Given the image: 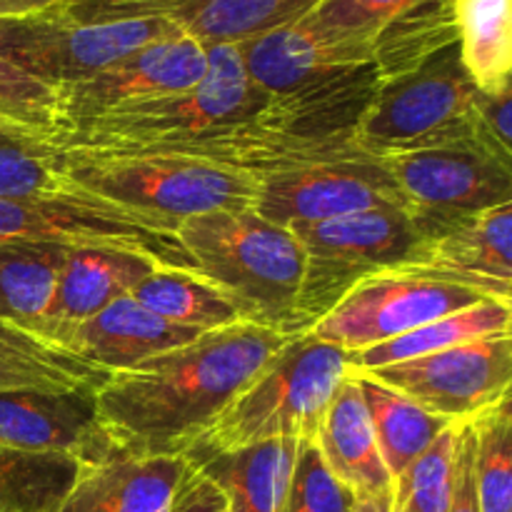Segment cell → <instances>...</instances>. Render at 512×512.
<instances>
[{
	"label": "cell",
	"mask_w": 512,
	"mask_h": 512,
	"mask_svg": "<svg viewBox=\"0 0 512 512\" xmlns=\"http://www.w3.org/2000/svg\"><path fill=\"white\" fill-rule=\"evenodd\" d=\"M40 143L0 133V198H58L73 193Z\"/></svg>",
	"instance_id": "36"
},
{
	"label": "cell",
	"mask_w": 512,
	"mask_h": 512,
	"mask_svg": "<svg viewBox=\"0 0 512 512\" xmlns=\"http://www.w3.org/2000/svg\"><path fill=\"white\" fill-rule=\"evenodd\" d=\"M348 375L345 350L310 333L298 335L195 440L185 458L233 453L273 440L315 443L320 420Z\"/></svg>",
	"instance_id": "4"
},
{
	"label": "cell",
	"mask_w": 512,
	"mask_h": 512,
	"mask_svg": "<svg viewBox=\"0 0 512 512\" xmlns=\"http://www.w3.org/2000/svg\"><path fill=\"white\" fill-rule=\"evenodd\" d=\"M305 255L295 300V333L318 325L360 280L413 263L425 243L405 210H365L320 223L290 225Z\"/></svg>",
	"instance_id": "8"
},
{
	"label": "cell",
	"mask_w": 512,
	"mask_h": 512,
	"mask_svg": "<svg viewBox=\"0 0 512 512\" xmlns=\"http://www.w3.org/2000/svg\"><path fill=\"white\" fill-rule=\"evenodd\" d=\"M83 465L0 445V512H55Z\"/></svg>",
	"instance_id": "31"
},
{
	"label": "cell",
	"mask_w": 512,
	"mask_h": 512,
	"mask_svg": "<svg viewBox=\"0 0 512 512\" xmlns=\"http://www.w3.org/2000/svg\"><path fill=\"white\" fill-rule=\"evenodd\" d=\"M473 118L483 153L512 170V88L475 90Z\"/></svg>",
	"instance_id": "38"
},
{
	"label": "cell",
	"mask_w": 512,
	"mask_h": 512,
	"mask_svg": "<svg viewBox=\"0 0 512 512\" xmlns=\"http://www.w3.org/2000/svg\"><path fill=\"white\" fill-rule=\"evenodd\" d=\"M0 133L50 145L63 135L58 90L0 55Z\"/></svg>",
	"instance_id": "32"
},
{
	"label": "cell",
	"mask_w": 512,
	"mask_h": 512,
	"mask_svg": "<svg viewBox=\"0 0 512 512\" xmlns=\"http://www.w3.org/2000/svg\"><path fill=\"white\" fill-rule=\"evenodd\" d=\"M193 0H63L65 15L80 23H118V20L168 18Z\"/></svg>",
	"instance_id": "39"
},
{
	"label": "cell",
	"mask_w": 512,
	"mask_h": 512,
	"mask_svg": "<svg viewBox=\"0 0 512 512\" xmlns=\"http://www.w3.org/2000/svg\"><path fill=\"white\" fill-rule=\"evenodd\" d=\"M413 265L512 288V203L468 215L425 240Z\"/></svg>",
	"instance_id": "21"
},
{
	"label": "cell",
	"mask_w": 512,
	"mask_h": 512,
	"mask_svg": "<svg viewBox=\"0 0 512 512\" xmlns=\"http://www.w3.org/2000/svg\"><path fill=\"white\" fill-rule=\"evenodd\" d=\"M208 65L198 85L140 100L60 135L48 148L70 153H138L183 143L255 118L268 95L250 83L240 43L205 45Z\"/></svg>",
	"instance_id": "3"
},
{
	"label": "cell",
	"mask_w": 512,
	"mask_h": 512,
	"mask_svg": "<svg viewBox=\"0 0 512 512\" xmlns=\"http://www.w3.org/2000/svg\"><path fill=\"white\" fill-rule=\"evenodd\" d=\"M323 0H193L168 15L203 45L245 43L313 13Z\"/></svg>",
	"instance_id": "28"
},
{
	"label": "cell",
	"mask_w": 512,
	"mask_h": 512,
	"mask_svg": "<svg viewBox=\"0 0 512 512\" xmlns=\"http://www.w3.org/2000/svg\"><path fill=\"white\" fill-rule=\"evenodd\" d=\"M48 148V145H45ZM60 178L105 203L178 225L220 210H253L260 180L235 170L148 153H70L48 148Z\"/></svg>",
	"instance_id": "5"
},
{
	"label": "cell",
	"mask_w": 512,
	"mask_h": 512,
	"mask_svg": "<svg viewBox=\"0 0 512 512\" xmlns=\"http://www.w3.org/2000/svg\"><path fill=\"white\" fill-rule=\"evenodd\" d=\"M473 433L470 425H460L458 435V453H455V480L453 495H450L448 512H480L478 488H475V470H473Z\"/></svg>",
	"instance_id": "40"
},
{
	"label": "cell",
	"mask_w": 512,
	"mask_h": 512,
	"mask_svg": "<svg viewBox=\"0 0 512 512\" xmlns=\"http://www.w3.org/2000/svg\"><path fill=\"white\" fill-rule=\"evenodd\" d=\"M198 335V330L170 323L125 295L75 328L63 348L108 373H123L148 358L190 343Z\"/></svg>",
	"instance_id": "18"
},
{
	"label": "cell",
	"mask_w": 512,
	"mask_h": 512,
	"mask_svg": "<svg viewBox=\"0 0 512 512\" xmlns=\"http://www.w3.org/2000/svg\"><path fill=\"white\" fill-rule=\"evenodd\" d=\"M188 470L185 455H120L80 470L55 512H170Z\"/></svg>",
	"instance_id": "16"
},
{
	"label": "cell",
	"mask_w": 512,
	"mask_h": 512,
	"mask_svg": "<svg viewBox=\"0 0 512 512\" xmlns=\"http://www.w3.org/2000/svg\"><path fill=\"white\" fill-rule=\"evenodd\" d=\"M355 498L330 475L315 443H300L280 512H350Z\"/></svg>",
	"instance_id": "37"
},
{
	"label": "cell",
	"mask_w": 512,
	"mask_h": 512,
	"mask_svg": "<svg viewBox=\"0 0 512 512\" xmlns=\"http://www.w3.org/2000/svg\"><path fill=\"white\" fill-rule=\"evenodd\" d=\"M315 448L330 475L350 490L355 500L393 493V478L380 458L373 423L355 375H348L335 390L320 420Z\"/></svg>",
	"instance_id": "19"
},
{
	"label": "cell",
	"mask_w": 512,
	"mask_h": 512,
	"mask_svg": "<svg viewBox=\"0 0 512 512\" xmlns=\"http://www.w3.org/2000/svg\"><path fill=\"white\" fill-rule=\"evenodd\" d=\"M512 288L405 263L360 280L310 335L348 355L483 300H510Z\"/></svg>",
	"instance_id": "7"
},
{
	"label": "cell",
	"mask_w": 512,
	"mask_h": 512,
	"mask_svg": "<svg viewBox=\"0 0 512 512\" xmlns=\"http://www.w3.org/2000/svg\"><path fill=\"white\" fill-rule=\"evenodd\" d=\"M70 250V245L58 243L0 245V320L45 338V323Z\"/></svg>",
	"instance_id": "24"
},
{
	"label": "cell",
	"mask_w": 512,
	"mask_h": 512,
	"mask_svg": "<svg viewBox=\"0 0 512 512\" xmlns=\"http://www.w3.org/2000/svg\"><path fill=\"white\" fill-rule=\"evenodd\" d=\"M473 433V470L480 512H512V410L510 398L478 415Z\"/></svg>",
	"instance_id": "33"
},
{
	"label": "cell",
	"mask_w": 512,
	"mask_h": 512,
	"mask_svg": "<svg viewBox=\"0 0 512 512\" xmlns=\"http://www.w3.org/2000/svg\"><path fill=\"white\" fill-rule=\"evenodd\" d=\"M58 243L143 255L160 268L193 270L178 230L135 210L73 190L58 198H0V245Z\"/></svg>",
	"instance_id": "9"
},
{
	"label": "cell",
	"mask_w": 512,
	"mask_h": 512,
	"mask_svg": "<svg viewBox=\"0 0 512 512\" xmlns=\"http://www.w3.org/2000/svg\"><path fill=\"white\" fill-rule=\"evenodd\" d=\"M350 512H393V493L373 495V498L355 500Z\"/></svg>",
	"instance_id": "43"
},
{
	"label": "cell",
	"mask_w": 512,
	"mask_h": 512,
	"mask_svg": "<svg viewBox=\"0 0 512 512\" xmlns=\"http://www.w3.org/2000/svg\"><path fill=\"white\" fill-rule=\"evenodd\" d=\"M458 435L460 425H450L400 478L393 480V512H448Z\"/></svg>",
	"instance_id": "34"
},
{
	"label": "cell",
	"mask_w": 512,
	"mask_h": 512,
	"mask_svg": "<svg viewBox=\"0 0 512 512\" xmlns=\"http://www.w3.org/2000/svg\"><path fill=\"white\" fill-rule=\"evenodd\" d=\"M178 30L180 25L170 18L80 23L53 5L38 13L0 18V55L40 83L60 90Z\"/></svg>",
	"instance_id": "10"
},
{
	"label": "cell",
	"mask_w": 512,
	"mask_h": 512,
	"mask_svg": "<svg viewBox=\"0 0 512 512\" xmlns=\"http://www.w3.org/2000/svg\"><path fill=\"white\" fill-rule=\"evenodd\" d=\"M390 208L405 210L398 185L383 160L360 158L308 165L263 178L253 210L268 223L290 228Z\"/></svg>",
	"instance_id": "14"
},
{
	"label": "cell",
	"mask_w": 512,
	"mask_h": 512,
	"mask_svg": "<svg viewBox=\"0 0 512 512\" xmlns=\"http://www.w3.org/2000/svg\"><path fill=\"white\" fill-rule=\"evenodd\" d=\"M63 0H0V18H15V15L38 13V10L53 8Z\"/></svg>",
	"instance_id": "42"
},
{
	"label": "cell",
	"mask_w": 512,
	"mask_h": 512,
	"mask_svg": "<svg viewBox=\"0 0 512 512\" xmlns=\"http://www.w3.org/2000/svg\"><path fill=\"white\" fill-rule=\"evenodd\" d=\"M420 0H323L300 23L323 40L368 55L373 38L403 10Z\"/></svg>",
	"instance_id": "35"
},
{
	"label": "cell",
	"mask_w": 512,
	"mask_h": 512,
	"mask_svg": "<svg viewBox=\"0 0 512 512\" xmlns=\"http://www.w3.org/2000/svg\"><path fill=\"white\" fill-rule=\"evenodd\" d=\"M465 73L485 93L510 88L512 0H453Z\"/></svg>",
	"instance_id": "29"
},
{
	"label": "cell",
	"mask_w": 512,
	"mask_h": 512,
	"mask_svg": "<svg viewBox=\"0 0 512 512\" xmlns=\"http://www.w3.org/2000/svg\"><path fill=\"white\" fill-rule=\"evenodd\" d=\"M458 43L453 0H420L395 15L373 38L370 63L380 83H390L413 73L433 55Z\"/></svg>",
	"instance_id": "26"
},
{
	"label": "cell",
	"mask_w": 512,
	"mask_h": 512,
	"mask_svg": "<svg viewBox=\"0 0 512 512\" xmlns=\"http://www.w3.org/2000/svg\"><path fill=\"white\" fill-rule=\"evenodd\" d=\"M205 65V45L183 30L153 40L90 78L58 90L63 135L125 105L193 88L205 75Z\"/></svg>",
	"instance_id": "13"
},
{
	"label": "cell",
	"mask_w": 512,
	"mask_h": 512,
	"mask_svg": "<svg viewBox=\"0 0 512 512\" xmlns=\"http://www.w3.org/2000/svg\"><path fill=\"white\" fill-rule=\"evenodd\" d=\"M240 53L250 83L268 98L293 93L333 70L370 63L368 55L345 45L328 43L305 28L300 20L245 40L240 43Z\"/></svg>",
	"instance_id": "20"
},
{
	"label": "cell",
	"mask_w": 512,
	"mask_h": 512,
	"mask_svg": "<svg viewBox=\"0 0 512 512\" xmlns=\"http://www.w3.org/2000/svg\"><path fill=\"white\" fill-rule=\"evenodd\" d=\"M130 298L150 313L198 333L245 323L233 303L193 270L155 268L143 283L135 285Z\"/></svg>",
	"instance_id": "30"
},
{
	"label": "cell",
	"mask_w": 512,
	"mask_h": 512,
	"mask_svg": "<svg viewBox=\"0 0 512 512\" xmlns=\"http://www.w3.org/2000/svg\"><path fill=\"white\" fill-rule=\"evenodd\" d=\"M220 512H225V510H220Z\"/></svg>",
	"instance_id": "44"
},
{
	"label": "cell",
	"mask_w": 512,
	"mask_h": 512,
	"mask_svg": "<svg viewBox=\"0 0 512 512\" xmlns=\"http://www.w3.org/2000/svg\"><path fill=\"white\" fill-rule=\"evenodd\" d=\"M155 268L160 265L125 250L73 248L60 273L43 335L50 343L63 345L75 328L133 293Z\"/></svg>",
	"instance_id": "17"
},
{
	"label": "cell",
	"mask_w": 512,
	"mask_h": 512,
	"mask_svg": "<svg viewBox=\"0 0 512 512\" xmlns=\"http://www.w3.org/2000/svg\"><path fill=\"white\" fill-rule=\"evenodd\" d=\"M190 463V460H188ZM225 510V498L203 473L190 465L188 475L175 493L170 512H220Z\"/></svg>",
	"instance_id": "41"
},
{
	"label": "cell",
	"mask_w": 512,
	"mask_h": 512,
	"mask_svg": "<svg viewBox=\"0 0 512 512\" xmlns=\"http://www.w3.org/2000/svg\"><path fill=\"white\" fill-rule=\"evenodd\" d=\"M512 300H483L458 313L443 315L438 320L408 330L393 340L365 348L360 353L348 355L350 373L383 368V365L403 363V360L423 358V355L440 353L453 345L470 343L478 338L493 335H512Z\"/></svg>",
	"instance_id": "25"
},
{
	"label": "cell",
	"mask_w": 512,
	"mask_h": 512,
	"mask_svg": "<svg viewBox=\"0 0 512 512\" xmlns=\"http://www.w3.org/2000/svg\"><path fill=\"white\" fill-rule=\"evenodd\" d=\"M423 240L468 215L512 203V170L473 150H418L383 158Z\"/></svg>",
	"instance_id": "12"
},
{
	"label": "cell",
	"mask_w": 512,
	"mask_h": 512,
	"mask_svg": "<svg viewBox=\"0 0 512 512\" xmlns=\"http://www.w3.org/2000/svg\"><path fill=\"white\" fill-rule=\"evenodd\" d=\"M295 338L253 323L200 333L110 375L95 393L100 423L120 455H185Z\"/></svg>",
	"instance_id": "1"
},
{
	"label": "cell",
	"mask_w": 512,
	"mask_h": 512,
	"mask_svg": "<svg viewBox=\"0 0 512 512\" xmlns=\"http://www.w3.org/2000/svg\"><path fill=\"white\" fill-rule=\"evenodd\" d=\"M178 240L203 275L245 323L295 333V300L305 255L288 228L255 210H220L178 225Z\"/></svg>",
	"instance_id": "2"
},
{
	"label": "cell",
	"mask_w": 512,
	"mask_h": 512,
	"mask_svg": "<svg viewBox=\"0 0 512 512\" xmlns=\"http://www.w3.org/2000/svg\"><path fill=\"white\" fill-rule=\"evenodd\" d=\"M450 425L473 423L510 398L512 335L453 345L440 353L363 370Z\"/></svg>",
	"instance_id": "11"
},
{
	"label": "cell",
	"mask_w": 512,
	"mask_h": 512,
	"mask_svg": "<svg viewBox=\"0 0 512 512\" xmlns=\"http://www.w3.org/2000/svg\"><path fill=\"white\" fill-rule=\"evenodd\" d=\"M355 378H358L360 393H363L365 408L373 423L380 458L390 478H400L450 428V423L435 418L403 393L368 375H355Z\"/></svg>",
	"instance_id": "27"
},
{
	"label": "cell",
	"mask_w": 512,
	"mask_h": 512,
	"mask_svg": "<svg viewBox=\"0 0 512 512\" xmlns=\"http://www.w3.org/2000/svg\"><path fill=\"white\" fill-rule=\"evenodd\" d=\"M300 443L273 440L233 453L188 458L223 493L225 512H280Z\"/></svg>",
	"instance_id": "22"
},
{
	"label": "cell",
	"mask_w": 512,
	"mask_h": 512,
	"mask_svg": "<svg viewBox=\"0 0 512 512\" xmlns=\"http://www.w3.org/2000/svg\"><path fill=\"white\" fill-rule=\"evenodd\" d=\"M0 445L63 455L83 468L120 458L88 390H0Z\"/></svg>",
	"instance_id": "15"
},
{
	"label": "cell",
	"mask_w": 512,
	"mask_h": 512,
	"mask_svg": "<svg viewBox=\"0 0 512 512\" xmlns=\"http://www.w3.org/2000/svg\"><path fill=\"white\" fill-rule=\"evenodd\" d=\"M475 90L458 43L448 45L413 73L380 85L355 130V145L375 160L418 150L485 155L473 118Z\"/></svg>",
	"instance_id": "6"
},
{
	"label": "cell",
	"mask_w": 512,
	"mask_h": 512,
	"mask_svg": "<svg viewBox=\"0 0 512 512\" xmlns=\"http://www.w3.org/2000/svg\"><path fill=\"white\" fill-rule=\"evenodd\" d=\"M108 370L68 348L0 320V390H88L98 393Z\"/></svg>",
	"instance_id": "23"
}]
</instances>
